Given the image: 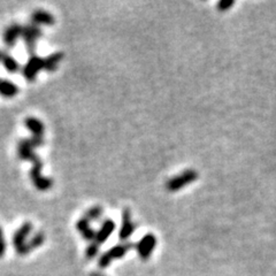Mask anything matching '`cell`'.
<instances>
[{
	"mask_svg": "<svg viewBox=\"0 0 276 276\" xmlns=\"http://www.w3.org/2000/svg\"><path fill=\"white\" fill-rule=\"evenodd\" d=\"M43 143H44V138L38 136H33L32 138H30V139L20 140L18 145V153L20 159L32 161L33 167L31 171H30V177H31L33 186L40 191H46L51 189L53 182L48 177L42 176V173H40V171H42L43 164L38 158V156H36V154L33 153V149L43 145Z\"/></svg>",
	"mask_w": 276,
	"mask_h": 276,
	"instance_id": "obj_1",
	"label": "cell"
},
{
	"mask_svg": "<svg viewBox=\"0 0 276 276\" xmlns=\"http://www.w3.org/2000/svg\"><path fill=\"white\" fill-rule=\"evenodd\" d=\"M197 178H198V173L196 170L188 169L178 175V176L170 178V180L166 183V188L168 191L174 193V191H178L180 189H182V188L187 187L188 184L193 183V182L196 181Z\"/></svg>",
	"mask_w": 276,
	"mask_h": 276,
	"instance_id": "obj_2",
	"label": "cell"
},
{
	"mask_svg": "<svg viewBox=\"0 0 276 276\" xmlns=\"http://www.w3.org/2000/svg\"><path fill=\"white\" fill-rule=\"evenodd\" d=\"M31 230H32V224L30 223V222H26V223H23L21 225V228L15 233L14 238H13V243H14L15 250L19 254H27L29 252L26 240Z\"/></svg>",
	"mask_w": 276,
	"mask_h": 276,
	"instance_id": "obj_3",
	"label": "cell"
},
{
	"mask_svg": "<svg viewBox=\"0 0 276 276\" xmlns=\"http://www.w3.org/2000/svg\"><path fill=\"white\" fill-rule=\"evenodd\" d=\"M40 35H42V31H40L38 26L30 25V26L23 27L21 36L26 43L27 51H28L31 55H33V52H35L36 40L39 38Z\"/></svg>",
	"mask_w": 276,
	"mask_h": 276,
	"instance_id": "obj_4",
	"label": "cell"
},
{
	"mask_svg": "<svg viewBox=\"0 0 276 276\" xmlns=\"http://www.w3.org/2000/svg\"><path fill=\"white\" fill-rule=\"evenodd\" d=\"M133 247H134V245L131 243L116 245V247L110 248V251H107L106 253L104 254L102 258H100L99 265L102 266L103 268H105L106 266H109L110 264V261H112L113 259H117V258L123 257V255L127 253V251L130 250V248Z\"/></svg>",
	"mask_w": 276,
	"mask_h": 276,
	"instance_id": "obj_5",
	"label": "cell"
},
{
	"mask_svg": "<svg viewBox=\"0 0 276 276\" xmlns=\"http://www.w3.org/2000/svg\"><path fill=\"white\" fill-rule=\"evenodd\" d=\"M40 69H44V59L39 58L36 55H30L28 62L23 68V76L26 80L33 81Z\"/></svg>",
	"mask_w": 276,
	"mask_h": 276,
	"instance_id": "obj_6",
	"label": "cell"
},
{
	"mask_svg": "<svg viewBox=\"0 0 276 276\" xmlns=\"http://www.w3.org/2000/svg\"><path fill=\"white\" fill-rule=\"evenodd\" d=\"M156 244H157V240L152 234L145 235V236L139 241V243L137 244V252L143 260L149 259L151 253H152L154 247H156Z\"/></svg>",
	"mask_w": 276,
	"mask_h": 276,
	"instance_id": "obj_7",
	"label": "cell"
},
{
	"mask_svg": "<svg viewBox=\"0 0 276 276\" xmlns=\"http://www.w3.org/2000/svg\"><path fill=\"white\" fill-rule=\"evenodd\" d=\"M135 228H136V225H135L134 222L131 221L130 210L126 208L122 213V225H121L120 233H119L120 240L122 241L128 240V238L134 234Z\"/></svg>",
	"mask_w": 276,
	"mask_h": 276,
	"instance_id": "obj_8",
	"label": "cell"
},
{
	"mask_svg": "<svg viewBox=\"0 0 276 276\" xmlns=\"http://www.w3.org/2000/svg\"><path fill=\"white\" fill-rule=\"evenodd\" d=\"M22 29L23 27L15 23V25L9 26L8 28L5 30L4 42L6 45H7V48H14L16 39L22 35Z\"/></svg>",
	"mask_w": 276,
	"mask_h": 276,
	"instance_id": "obj_9",
	"label": "cell"
},
{
	"mask_svg": "<svg viewBox=\"0 0 276 276\" xmlns=\"http://www.w3.org/2000/svg\"><path fill=\"white\" fill-rule=\"evenodd\" d=\"M115 229V223H114L113 220H110L107 219L103 222L102 227L98 230V233H96V243L97 244H103L104 242H106L107 238L110 236V234L113 233V230Z\"/></svg>",
	"mask_w": 276,
	"mask_h": 276,
	"instance_id": "obj_10",
	"label": "cell"
},
{
	"mask_svg": "<svg viewBox=\"0 0 276 276\" xmlns=\"http://www.w3.org/2000/svg\"><path fill=\"white\" fill-rule=\"evenodd\" d=\"M76 227H77V229H79L80 233L82 234V236L85 238V240H87V241L95 240L96 233L93 231V229L90 227L89 220H87V219H85V218L80 219V220L77 221Z\"/></svg>",
	"mask_w": 276,
	"mask_h": 276,
	"instance_id": "obj_11",
	"label": "cell"
},
{
	"mask_svg": "<svg viewBox=\"0 0 276 276\" xmlns=\"http://www.w3.org/2000/svg\"><path fill=\"white\" fill-rule=\"evenodd\" d=\"M31 21L32 25H48L51 26L55 23V18L50 14V13L45 11H36L32 13L31 15Z\"/></svg>",
	"mask_w": 276,
	"mask_h": 276,
	"instance_id": "obj_12",
	"label": "cell"
},
{
	"mask_svg": "<svg viewBox=\"0 0 276 276\" xmlns=\"http://www.w3.org/2000/svg\"><path fill=\"white\" fill-rule=\"evenodd\" d=\"M19 89L14 83L7 80H0V95L5 98H12L18 95Z\"/></svg>",
	"mask_w": 276,
	"mask_h": 276,
	"instance_id": "obj_13",
	"label": "cell"
},
{
	"mask_svg": "<svg viewBox=\"0 0 276 276\" xmlns=\"http://www.w3.org/2000/svg\"><path fill=\"white\" fill-rule=\"evenodd\" d=\"M26 127L31 131L33 134V136H38L43 137L44 135V124L42 121H39L36 117H27L25 121Z\"/></svg>",
	"mask_w": 276,
	"mask_h": 276,
	"instance_id": "obj_14",
	"label": "cell"
},
{
	"mask_svg": "<svg viewBox=\"0 0 276 276\" xmlns=\"http://www.w3.org/2000/svg\"><path fill=\"white\" fill-rule=\"evenodd\" d=\"M63 58V55L61 52L53 53V55H49L48 58L44 59V69H46L48 72H55L58 68V65Z\"/></svg>",
	"mask_w": 276,
	"mask_h": 276,
	"instance_id": "obj_15",
	"label": "cell"
},
{
	"mask_svg": "<svg viewBox=\"0 0 276 276\" xmlns=\"http://www.w3.org/2000/svg\"><path fill=\"white\" fill-rule=\"evenodd\" d=\"M1 61H2V65H4V67L6 68V70L9 73H16L20 68V65L18 63V61H16V60L11 55H4Z\"/></svg>",
	"mask_w": 276,
	"mask_h": 276,
	"instance_id": "obj_16",
	"label": "cell"
},
{
	"mask_svg": "<svg viewBox=\"0 0 276 276\" xmlns=\"http://www.w3.org/2000/svg\"><path fill=\"white\" fill-rule=\"evenodd\" d=\"M44 240H45V236H44L43 233H37L35 236H33L31 240L29 241V243H27L28 245L29 251L33 250V248H37L38 247H40L44 243Z\"/></svg>",
	"mask_w": 276,
	"mask_h": 276,
	"instance_id": "obj_17",
	"label": "cell"
},
{
	"mask_svg": "<svg viewBox=\"0 0 276 276\" xmlns=\"http://www.w3.org/2000/svg\"><path fill=\"white\" fill-rule=\"evenodd\" d=\"M103 214V208L100 206H93L87 210V212L85 213V219L87 220H97L102 217Z\"/></svg>",
	"mask_w": 276,
	"mask_h": 276,
	"instance_id": "obj_18",
	"label": "cell"
},
{
	"mask_svg": "<svg viewBox=\"0 0 276 276\" xmlns=\"http://www.w3.org/2000/svg\"><path fill=\"white\" fill-rule=\"evenodd\" d=\"M234 0H221L218 2V9L220 12H225L228 11L231 6H234Z\"/></svg>",
	"mask_w": 276,
	"mask_h": 276,
	"instance_id": "obj_19",
	"label": "cell"
},
{
	"mask_svg": "<svg viewBox=\"0 0 276 276\" xmlns=\"http://www.w3.org/2000/svg\"><path fill=\"white\" fill-rule=\"evenodd\" d=\"M97 253H98V244H97V243L91 244L86 250V257L87 258H93Z\"/></svg>",
	"mask_w": 276,
	"mask_h": 276,
	"instance_id": "obj_20",
	"label": "cell"
},
{
	"mask_svg": "<svg viewBox=\"0 0 276 276\" xmlns=\"http://www.w3.org/2000/svg\"><path fill=\"white\" fill-rule=\"evenodd\" d=\"M5 251H6V243H5L4 238H2V240H0V258L4 255Z\"/></svg>",
	"mask_w": 276,
	"mask_h": 276,
	"instance_id": "obj_21",
	"label": "cell"
},
{
	"mask_svg": "<svg viewBox=\"0 0 276 276\" xmlns=\"http://www.w3.org/2000/svg\"><path fill=\"white\" fill-rule=\"evenodd\" d=\"M4 55H5V53H4V52H1V51H0V60H1V59H2V56H4Z\"/></svg>",
	"mask_w": 276,
	"mask_h": 276,
	"instance_id": "obj_22",
	"label": "cell"
}]
</instances>
